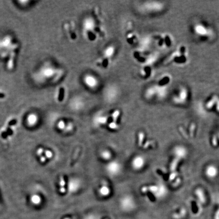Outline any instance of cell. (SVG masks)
<instances>
[{
    "label": "cell",
    "instance_id": "obj_1",
    "mask_svg": "<svg viewBox=\"0 0 219 219\" xmlns=\"http://www.w3.org/2000/svg\"><path fill=\"white\" fill-rule=\"evenodd\" d=\"M20 48L19 42L12 35H0V60L8 71H13L16 67Z\"/></svg>",
    "mask_w": 219,
    "mask_h": 219
},
{
    "label": "cell",
    "instance_id": "obj_2",
    "mask_svg": "<svg viewBox=\"0 0 219 219\" xmlns=\"http://www.w3.org/2000/svg\"><path fill=\"white\" fill-rule=\"evenodd\" d=\"M188 52L186 46L181 45L170 55L167 62L174 63L176 65H185L188 61Z\"/></svg>",
    "mask_w": 219,
    "mask_h": 219
},
{
    "label": "cell",
    "instance_id": "obj_3",
    "mask_svg": "<svg viewBox=\"0 0 219 219\" xmlns=\"http://www.w3.org/2000/svg\"><path fill=\"white\" fill-rule=\"evenodd\" d=\"M169 87H162L155 84L149 87L146 90L145 95L147 99H152L154 98L158 99H163L167 96Z\"/></svg>",
    "mask_w": 219,
    "mask_h": 219
},
{
    "label": "cell",
    "instance_id": "obj_4",
    "mask_svg": "<svg viewBox=\"0 0 219 219\" xmlns=\"http://www.w3.org/2000/svg\"><path fill=\"white\" fill-rule=\"evenodd\" d=\"M193 31L196 36L203 40H208L213 37L214 34L213 31L210 27L201 22L195 24Z\"/></svg>",
    "mask_w": 219,
    "mask_h": 219
},
{
    "label": "cell",
    "instance_id": "obj_5",
    "mask_svg": "<svg viewBox=\"0 0 219 219\" xmlns=\"http://www.w3.org/2000/svg\"><path fill=\"white\" fill-rule=\"evenodd\" d=\"M156 45L160 49H166L172 47L173 39L172 36L167 33L158 34L155 39Z\"/></svg>",
    "mask_w": 219,
    "mask_h": 219
},
{
    "label": "cell",
    "instance_id": "obj_6",
    "mask_svg": "<svg viewBox=\"0 0 219 219\" xmlns=\"http://www.w3.org/2000/svg\"><path fill=\"white\" fill-rule=\"evenodd\" d=\"M176 93L172 98L173 101L178 105H182L186 103L190 93L187 87L181 86L178 88Z\"/></svg>",
    "mask_w": 219,
    "mask_h": 219
},
{
    "label": "cell",
    "instance_id": "obj_7",
    "mask_svg": "<svg viewBox=\"0 0 219 219\" xmlns=\"http://www.w3.org/2000/svg\"><path fill=\"white\" fill-rule=\"evenodd\" d=\"M143 9L149 13H157L164 10L165 5L159 1H148L144 4Z\"/></svg>",
    "mask_w": 219,
    "mask_h": 219
},
{
    "label": "cell",
    "instance_id": "obj_8",
    "mask_svg": "<svg viewBox=\"0 0 219 219\" xmlns=\"http://www.w3.org/2000/svg\"><path fill=\"white\" fill-rule=\"evenodd\" d=\"M172 81V77L170 75L165 74L160 77L158 80L156 84L162 87H169Z\"/></svg>",
    "mask_w": 219,
    "mask_h": 219
},
{
    "label": "cell",
    "instance_id": "obj_9",
    "mask_svg": "<svg viewBox=\"0 0 219 219\" xmlns=\"http://www.w3.org/2000/svg\"><path fill=\"white\" fill-rule=\"evenodd\" d=\"M84 81L85 84L90 88H95L98 84V80L96 78L90 75H87L85 76Z\"/></svg>",
    "mask_w": 219,
    "mask_h": 219
},
{
    "label": "cell",
    "instance_id": "obj_10",
    "mask_svg": "<svg viewBox=\"0 0 219 219\" xmlns=\"http://www.w3.org/2000/svg\"><path fill=\"white\" fill-rule=\"evenodd\" d=\"M145 163V158L143 156H136L132 161V167L136 169H140L143 167Z\"/></svg>",
    "mask_w": 219,
    "mask_h": 219
},
{
    "label": "cell",
    "instance_id": "obj_11",
    "mask_svg": "<svg viewBox=\"0 0 219 219\" xmlns=\"http://www.w3.org/2000/svg\"><path fill=\"white\" fill-rule=\"evenodd\" d=\"M174 154L175 155L176 157L181 159L186 157L187 154V151L185 147L181 146H179L174 148Z\"/></svg>",
    "mask_w": 219,
    "mask_h": 219
},
{
    "label": "cell",
    "instance_id": "obj_12",
    "mask_svg": "<svg viewBox=\"0 0 219 219\" xmlns=\"http://www.w3.org/2000/svg\"><path fill=\"white\" fill-rule=\"evenodd\" d=\"M218 169L217 167L214 165H210L207 167L205 170V174L207 177L210 178H214L217 176Z\"/></svg>",
    "mask_w": 219,
    "mask_h": 219
},
{
    "label": "cell",
    "instance_id": "obj_13",
    "mask_svg": "<svg viewBox=\"0 0 219 219\" xmlns=\"http://www.w3.org/2000/svg\"><path fill=\"white\" fill-rule=\"evenodd\" d=\"M17 123L16 120L13 119L11 120L8 123V126L7 129H6V131H4L2 132V136L3 139H6L8 136H11L13 134L12 129H11V127Z\"/></svg>",
    "mask_w": 219,
    "mask_h": 219
},
{
    "label": "cell",
    "instance_id": "obj_14",
    "mask_svg": "<svg viewBox=\"0 0 219 219\" xmlns=\"http://www.w3.org/2000/svg\"><path fill=\"white\" fill-rule=\"evenodd\" d=\"M152 66L151 65H144L141 70L140 74L143 78H150L152 76Z\"/></svg>",
    "mask_w": 219,
    "mask_h": 219
},
{
    "label": "cell",
    "instance_id": "obj_15",
    "mask_svg": "<svg viewBox=\"0 0 219 219\" xmlns=\"http://www.w3.org/2000/svg\"><path fill=\"white\" fill-rule=\"evenodd\" d=\"M167 193V189L165 186L163 184H160L159 186H158L157 191L154 194V195L156 197L161 198L164 197Z\"/></svg>",
    "mask_w": 219,
    "mask_h": 219
},
{
    "label": "cell",
    "instance_id": "obj_16",
    "mask_svg": "<svg viewBox=\"0 0 219 219\" xmlns=\"http://www.w3.org/2000/svg\"><path fill=\"white\" fill-rule=\"evenodd\" d=\"M135 203L134 201L131 198H128L124 200L123 203V208L125 210L129 211L134 208Z\"/></svg>",
    "mask_w": 219,
    "mask_h": 219
},
{
    "label": "cell",
    "instance_id": "obj_17",
    "mask_svg": "<svg viewBox=\"0 0 219 219\" xmlns=\"http://www.w3.org/2000/svg\"><path fill=\"white\" fill-rule=\"evenodd\" d=\"M37 121H38V117L36 114H31L27 116V125L29 126H33L34 125H36V124L37 123Z\"/></svg>",
    "mask_w": 219,
    "mask_h": 219
},
{
    "label": "cell",
    "instance_id": "obj_18",
    "mask_svg": "<svg viewBox=\"0 0 219 219\" xmlns=\"http://www.w3.org/2000/svg\"><path fill=\"white\" fill-rule=\"evenodd\" d=\"M195 194L200 202L203 204L206 202V198H205V193L202 189H197L195 191Z\"/></svg>",
    "mask_w": 219,
    "mask_h": 219
},
{
    "label": "cell",
    "instance_id": "obj_19",
    "mask_svg": "<svg viewBox=\"0 0 219 219\" xmlns=\"http://www.w3.org/2000/svg\"><path fill=\"white\" fill-rule=\"evenodd\" d=\"M99 192L101 195L103 196L109 195V194L110 193V190L107 186L106 182L103 183V186L100 188Z\"/></svg>",
    "mask_w": 219,
    "mask_h": 219
},
{
    "label": "cell",
    "instance_id": "obj_20",
    "mask_svg": "<svg viewBox=\"0 0 219 219\" xmlns=\"http://www.w3.org/2000/svg\"><path fill=\"white\" fill-rule=\"evenodd\" d=\"M187 211L186 209L182 208L180 210L179 213L172 214V218L173 219H182L185 217Z\"/></svg>",
    "mask_w": 219,
    "mask_h": 219
},
{
    "label": "cell",
    "instance_id": "obj_21",
    "mask_svg": "<svg viewBox=\"0 0 219 219\" xmlns=\"http://www.w3.org/2000/svg\"><path fill=\"white\" fill-rule=\"evenodd\" d=\"M218 98H219V97L216 95H213L210 98V100L207 102V104L205 105V106H206L207 109H212V108H213V107L215 105V102L217 101L218 99Z\"/></svg>",
    "mask_w": 219,
    "mask_h": 219
},
{
    "label": "cell",
    "instance_id": "obj_22",
    "mask_svg": "<svg viewBox=\"0 0 219 219\" xmlns=\"http://www.w3.org/2000/svg\"><path fill=\"white\" fill-rule=\"evenodd\" d=\"M84 25L86 29L90 31L93 29V28H94V22L91 19H87L85 20Z\"/></svg>",
    "mask_w": 219,
    "mask_h": 219
},
{
    "label": "cell",
    "instance_id": "obj_23",
    "mask_svg": "<svg viewBox=\"0 0 219 219\" xmlns=\"http://www.w3.org/2000/svg\"><path fill=\"white\" fill-rule=\"evenodd\" d=\"M31 201L33 205H38L41 202V198L38 195H33L31 196Z\"/></svg>",
    "mask_w": 219,
    "mask_h": 219
},
{
    "label": "cell",
    "instance_id": "obj_24",
    "mask_svg": "<svg viewBox=\"0 0 219 219\" xmlns=\"http://www.w3.org/2000/svg\"><path fill=\"white\" fill-rule=\"evenodd\" d=\"M65 182L63 176L60 177V192L61 193H65L66 192V189L65 188Z\"/></svg>",
    "mask_w": 219,
    "mask_h": 219
},
{
    "label": "cell",
    "instance_id": "obj_25",
    "mask_svg": "<svg viewBox=\"0 0 219 219\" xmlns=\"http://www.w3.org/2000/svg\"><path fill=\"white\" fill-rule=\"evenodd\" d=\"M114 51H115V49L113 46H109V47H107L104 52L105 56L107 57H110L114 55Z\"/></svg>",
    "mask_w": 219,
    "mask_h": 219
},
{
    "label": "cell",
    "instance_id": "obj_26",
    "mask_svg": "<svg viewBox=\"0 0 219 219\" xmlns=\"http://www.w3.org/2000/svg\"><path fill=\"white\" fill-rule=\"evenodd\" d=\"M180 159L176 157L172 161V162L171 163L170 166V170L171 172H175L176 168L177 167V164L179 162V161H180Z\"/></svg>",
    "mask_w": 219,
    "mask_h": 219
},
{
    "label": "cell",
    "instance_id": "obj_27",
    "mask_svg": "<svg viewBox=\"0 0 219 219\" xmlns=\"http://www.w3.org/2000/svg\"><path fill=\"white\" fill-rule=\"evenodd\" d=\"M145 138V134L143 132H139V141H138V145L139 147H141L143 145L144 139Z\"/></svg>",
    "mask_w": 219,
    "mask_h": 219
},
{
    "label": "cell",
    "instance_id": "obj_28",
    "mask_svg": "<svg viewBox=\"0 0 219 219\" xmlns=\"http://www.w3.org/2000/svg\"><path fill=\"white\" fill-rule=\"evenodd\" d=\"M119 115L120 111L119 110H116L114 113H113L112 116L113 122H115V123H116V122H117V119H118V117L119 116Z\"/></svg>",
    "mask_w": 219,
    "mask_h": 219
},
{
    "label": "cell",
    "instance_id": "obj_29",
    "mask_svg": "<svg viewBox=\"0 0 219 219\" xmlns=\"http://www.w3.org/2000/svg\"><path fill=\"white\" fill-rule=\"evenodd\" d=\"M148 190L150 192H152V193L155 194L158 190V186H155V185H152L148 187Z\"/></svg>",
    "mask_w": 219,
    "mask_h": 219
},
{
    "label": "cell",
    "instance_id": "obj_30",
    "mask_svg": "<svg viewBox=\"0 0 219 219\" xmlns=\"http://www.w3.org/2000/svg\"><path fill=\"white\" fill-rule=\"evenodd\" d=\"M109 127L110 129H118L119 126L117 123L112 122H111L109 124Z\"/></svg>",
    "mask_w": 219,
    "mask_h": 219
},
{
    "label": "cell",
    "instance_id": "obj_31",
    "mask_svg": "<svg viewBox=\"0 0 219 219\" xmlns=\"http://www.w3.org/2000/svg\"><path fill=\"white\" fill-rule=\"evenodd\" d=\"M177 174H177V172H172V174H170V176L169 177V180L170 181L174 180L176 178V177L177 176Z\"/></svg>",
    "mask_w": 219,
    "mask_h": 219
},
{
    "label": "cell",
    "instance_id": "obj_32",
    "mask_svg": "<svg viewBox=\"0 0 219 219\" xmlns=\"http://www.w3.org/2000/svg\"><path fill=\"white\" fill-rule=\"evenodd\" d=\"M45 157H47L48 159H50L53 156L52 153L50 150L45 151Z\"/></svg>",
    "mask_w": 219,
    "mask_h": 219
},
{
    "label": "cell",
    "instance_id": "obj_33",
    "mask_svg": "<svg viewBox=\"0 0 219 219\" xmlns=\"http://www.w3.org/2000/svg\"><path fill=\"white\" fill-rule=\"evenodd\" d=\"M65 125L63 121H60L58 123V127L60 129H63L65 128Z\"/></svg>",
    "mask_w": 219,
    "mask_h": 219
},
{
    "label": "cell",
    "instance_id": "obj_34",
    "mask_svg": "<svg viewBox=\"0 0 219 219\" xmlns=\"http://www.w3.org/2000/svg\"><path fill=\"white\" fill-rule=\"evenodd\" d=\"M195 129V124H194V123H193V124H192V125H191L190 129V135L192 136H193Z\"/></svg>",
    "mask_w": 219,
    "mask_h": 219
},
{
    "label": "cell",
    "instance_id": "obj_35",
    "mask_svg": "<svg viewBox=\"0 0 219 219\" xmlns=\"http://www.w3.org/2000/svg\"><path fill=\"white\" fill-rule=\"evenodd\" d=\"M44 152V150L42 148H39L37 151V154L38 156L40 157V156H42Z\"/></svg>",
    "mask_w": 219,
    "mask_h": 219
},
{
    "label": "cell",
    "instance_id": "obj_36",
    "mask_svg": "<svg viewBox=\"0 0 219 219\" xmlns=\"http://www.w3.org/2000/svg\"><path fill=\"white\" fill-rule=\"evenodd\" d=\"M103 157L104 158V159H109V158L111 157V155L109 152H105L104 154H103Z\"/></svg>",
    "mask_w": 219,
    "mask_h": 219
},
{
    "label": "cell",
    "instance_id": "obj_37",
    "mask_svg": "<svg viewBox=\"0 0 219 219\" xmlns=\"http://www.w3.org/2000/svg\"><path fill=\"white\" fill-rule=\"evenodd\" d=\"M212 143H213V145H214L215 147L217 145V138H216V136H214L213 138Z\"/></svg>",
    "mask_w": 219,
    "mask_h": 219
},
{
    "label": "cell",
    "instance_id": "obj_38",
    "mask_svg": "<svg viewBox=\"0 0 219 219\" xmlns=\"http://www.w3.org/2000/svg\"><path fill=\"white\" fill-rule=\"evenodd\" d=\"M154 142L153 141H147L146 143L145 144V145L144 146L143 148L144 149H146L150 146L153 144Z\"/></svg>",
    "mask_w": 219,
    "mask_h": 219
},
{
    "label": "cell",
    "instance_id": "obj_39",
    "mask_svg": "<svg viewBox=\"0 0 219 219\" xmlns=\"http://www.w3.org/2000/svg\"><path fill=\"white\" fill-rule=\"evenodd\" d=\"M40 160L41 162L44 163V162H45L46 160V158L45 157V156L42 155V156H40Z\"/></svg>",
    "mask_w": 219,
    "mask_h": 219
},
{
    "label": "cell",
    "instance_id": "obj_40",
    "mask_svg": "<svg viewBox=\"0 0 219 219\" xmlns=\"http://www.w3.org/2000/svg\"><path fill=\"white\" fill-rule=\"evenodd\" d=\"M107 118L106 117H101L100 119V122L101 123H105L107 122Z\"/></svg>",
    "mask_w": 219,
    "mask_h": 219
},
{
    "label": "cell",
    "instance_id": "obj_41",
    "mask_svg": "<svg viewBox=\"0 0 219 219\" xmlns=\"http://www.w3.org/2000/svg\"><path fill=\"white\" fill-rule=\"evenodd\" d=\"M148 191V189L147 187L144 186L141 188V192L143 193H146Z\"/></svg>",
    "mask_w": 219,
    "mask_h": 219
},
{
    "label": "cell",
    "instance_id": "obj_42",
    "mask_svg": "<svg viewBox=\"0 0 219 219\" xmlns=\"http://www.w3.org/2000/svg\"><path fill=\"white\" fill-rule=\"evenodd\" d=\"M215 219H219V208L218 210L215 213Z\"/></svg>",
    "mask_w": 219,
    "mask_h": 219
},
{
    "label": "cell",
    "instance_id": "obj_43",
    "mask_svg": "<svg viewBox=\"0 0 219 219\" xmlns=\"http://www.w3.org/2000/svg\"><path fill=\"white\" fill-rule=\"evenodd\" d=\"M215 104H217V106H216V109H217V110L218 112H219V98L218 99L217 101H216Z\"/></svg>",
    "mask_w": 219,
    "mask_h": 219
},
{
    "label": "cell",
    "instance_id": "obj_44",
    "mask_svg": "<svg viewBox=\"0 0 219 219\" xmlns=\"http://www.w3.org/2000/svg\"><path fill=\"white\" fill-rule=\"evenodd\" d=\"M180 182H181V180L179 178V179H177V181H176V183L174 184V185H173V186H177V185H179V184L180 183Z\"/></svg>",
    "mask_w": 219,
    "mask_h": 219
},
{
    "label": "cell",
    "instance_id": "obj_45",
    "mask_svg": "<svg viewBox=\"0 0 219 219\" xmlns=\"http://www.w3.org/2000/svg\"><path fill=\"white\" fill-rule=\"evenodd\" d=\"M69 219V218H65V219Z\"/></svg>",
    "mask_w": 219,
    "mask_h": 219
},
{
    "label": "cell",
    "instance_id": "obj_46",
    "mask_svg": "<svg viewBox=\"0 0 219 219\" xmlns=\"http://www.w3.org/2000/svg\"></svg>",
    "mask_w": 219,
    "mask_h": 219
}]
</instances>
